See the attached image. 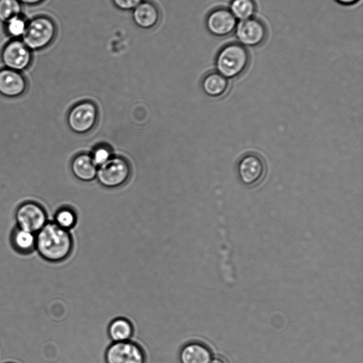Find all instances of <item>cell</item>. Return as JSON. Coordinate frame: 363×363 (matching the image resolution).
Wrapping results in <instances>:
<instances>
[{"instance_id":"cell-24","label":"cell","mask_w":363,"mask_h":363,"mask_svg":"<svg viewBox=\"0 0 363 363\" xmlns=\"http://www.w3.org/2000/svg\"><path fill=\"white\" fill-rule=\"evenodd\" d=\"M114 5L121 10L134 9L144 0H112Z\"/></svg>"},{"instance_id":"cell-13","label":"cell","mask_w":363,"mask_h":363,"mask_svg":"<svg viewBox=\"0 0 363 363\" xmlns=\"http://www.w3.org/2000/svg\"><path fill=\"white\" fill-rule=\"evenodd\" d=\"M133 18L139 27L151 28L159 21L160 11L153 2L143 1L133 9Z\"/></svg>"},{"instance_id":"cell-16","label":"cell","mask_w":363,"mask_h":363,"mask_svg":"<svg viewBox=\"0 0 363 363\" xmlns=\"http://www.w3.org/2000/svg\"><path fill=\"white\" fill-rule=\"evenodd\" d=\"M201 86L203 92L211 97H220L229 89L228 79L217 71L207 74L203 79Z\"/></svg>"},{"instance_id":"cell-2","label":"cell","mask_w":363,"mask_h":363,"mask_svg":"<svg viewBox=\"0 0 363 363\" xmlns=\"http://www.w3.org/2000/svg\"><path fill=\"white\" fill-rule=\"evenodd\" d=\"M250 55L247 49L238 42L224 45L216 55V71L227 79L240 77L247 69Z\"/></svg>"},{"instance_id":"cell-6","label":"cell","mask_w":363,"mask_h":363,"mask_svg":"<svg viewBox=\"0 0 363 363\" xmlns=\"http://www.w3.org/2000/svg\"><path fill=\"white\" fill-rule=\"evenodd\" d=\"M130 174L128 162L121 157H113L97 168L96 177L104 186L114 188L123 184Z\"/></svg>"},{"instance_id":"cell-4","label":"cell","mask_w":363,"mask_h":363,"mask_svg":"<svg viewBox=\"0 0 363 363\" xmlns=\"http://www.w3.org/2000/svg\"><path fill=\"white\" fill-rule=\"evenodd\" d=\"M98 116L96 105L89 101L74 105L66 116L69 128L76 133H85L95 125Z\"/></svg>"},{"instance_id":"cell-18","label":"cell","mask_w":363,"mask_h":363,"mask_svg":"<svg viewBox=\"0 0 363 363\" xmlns=\"http://www.w3.org/2000/svg\"><path fill=\"white\" fill-rule=\"evenodd\" d=\"M11 240L15 249L22 253L31 252L36 245V235L18 227L13 230Z\"/></svg>"},{"instance_id":"cell-12","label":"cell","mask_w":363,"mask_h":363,"mask_svg":"<svg viewBox=\"0 0 363 363\" xmlns=\"http://www.w3.org/2000/svg\"><path fill=\"white\" fill-rule=\"evenodd\" d=\"M26 89V81L21 72L6 67L0 69V94L14 98L23 94Z\"/></svg>"},{"instance_id":"cell-21","label":"cell","mask_w":363,"mask_h":363,"mask_svg":"<svg viewBox=\"0 0 363 363\" xmlns=\"http://www.w3.org/2000/svg\"><path fill=\"white\" fill-rule=\"evenodd\" d=\"M26 18L16 16L10 18L4 23L6 34L12 39H18L23 35L27 27Z\"/></svg>"},{"instance_id":"cell-8","label":"cell","mask_w":363,"mask_h":363,"mask_svg":"<svg viewBox=\"0 0 363 363\" xmlns=\"http://www.w3.org/2000/svg\"><path fill=\"white\" fill-rule=\"evenodd\" d=\"M234 32L238 43L245 48L258 47L267 38V26L255 17L238 22Z\"/></svg>"},{"instance_id":"cell-14","label":"cell","mask_w":363,"mask_h":363,"mask_svg":"<svg viewBox=\"0 0 363 363\" xmlns=\"http://www.w3.org/2000/svg\"><path fill=\"white\" fill-rule=\"evenodd\" d=\"M211 359L210 349L199 342L186 343L179 352L180 363H209Z\"/></svg>"},{"instance_id":"cell-1","label":"cell","mask_w":363,"mask_h":363,"mask_svg":"<svg viewBox=\"0 0 363 363\" xmlns=\"http://www.w3.org/2000/svg\"><path fill=\"white\" fill-rule=\"evenodd\" d=\"M35 247L45 259L60 262L70 255L73 240L69 230L60 228L53 221H48L36 234Z\"/></svg>"},{"instance_id":"cell-27","label":"cell","mask_w":363,"mask_h":363,"mask_svg":"<svg viewBox=\"0 0 363 363\" xmlns=\"http://www.w3.org/2000/svg\"><path fill=\"white\" fill-rule=\"evenodd\" d=\"M209 363H225V362L220 358H214V359H212Z\"/></svg>"},{"instance_id":"cell-15","label":"cell","mask_w":363,"mask_h":363,"mask_svg":"<svg viewBox=\"0 0 363 363\" xmlns=\"http://www.w3.org/2000/svg\"><path fill=\"white\" fill-rule=\"evenodd\" d=\"M73 175L79 180L89 182L96 177L97 167L90 155L81 153L76 155L70 164Z\"/></svg>"},{"instance_id":"cell-22","label":"cell","mask_w":363,"mask_h":363,"mask_svg":"<svg viewBox=\"0 0 363 363\" xmlns=\"http://www.w3.org/2000/svg\"><path fill=\"white\" fill-rule=\"evenodd\" d=\"M22 13V5L17 0H0V21L5 23Z\"/></svg>"},{"instance_id":"cell-3","label":"cell","mask_w":363,"mask_h":363,"mask_svg":"<svg viewBox=\"0 0 363 363\" xmlns=\"http://www.w3.org/2000/svg\"><path fill=\"white\" fill-rule=\"evenodd\" d=\"M56 32V25L50 17L43 15L34 16L27 23L22 41L30 50H39L52 43Z\"/></svg>"},{"instance_id":"cell-25","label":"cell","mask_w":363,"mask_h":363,"mask_svg":"<svg viewBox=\"0 0 363 363\" xmlns=\"http://www.w3.org/2000/svg\"><path fill=\"white\" fill-rule=\"evenodd\" d=\"M26 6H34L42 3L44 0H17Z\"/></svg>"},{"instance_id":"cell-23","label":"cell","mask_w":363,"mask_h":363,"mask_svg":"<svg viewBox=\"0 0 363 363\" xmlns=\"http://www.w3.org/2000/svg\"><path fill=\"white\" fill-rule=\"evenodd\" d=\"M90 155L97 167L103 165L113 157L111 148L104 145H101L95 147L92 154Z\"/></svg>"},{"instance_id":"cell-26","label":"cell","mask_w":363,"mask_h":363,"mask_svg":"<svg viewBox=\"0 0 363 363\" xmlns=\"http://www.w3.org/2000/svg\"><path fill=\"white\" fill-rule=\"evenodd\" d=\"M338 4L343 6H352L357 4L359 0H335Z\"/></svg>"},{"instance_id":"cell-11","label":"cell","mask_w":363,"mask_h":363,"mask_svg":"<svg viewBox=\"0 0 363 363\" xmlns=\"http://www.w3.org/2000/svg\"><path fill=\"white\" fill-rule=\"evenodd\" d=\"M238 20L225 7H218L209 12L206 19L208 32L217 37H225L235 31Z\"/></svg>"},{"instance_id":"cell-5","label":"cell","mask_w":363,"mask_h":363,"mask_svg":"<svg viewBox=\"0 0 363 363\" xmlns=\"http://www.w3.org/2000/svg\"><path fill=\"white\" fill-rule=\"evenodd\" d=\"M266 164L258 154L248 152L240 157L236 167L240 181L247 186L259 184L266 174Z\"/></svg>"},{"instance_id":"cell-7","label":"cell","mask_w":363,"mask_h":363,"mask_svg":"<svg viewBox=\"0 0 363 363\" xmlns=\"http://www.w3.org/2000/svg\"><path fill=\"white\" fill-rule=\"evenodd\" d=\"M106 363H145L143 348L130 340L112 342L106 350Z\"/></svg>"},{"instance_id":"cell-9","label":"cell","mask_w":363,"mask_h":363,"mask_svg":"<svg viewBox=\"0 0 363 363\" xmlns=\"http://www.w3.org/2000/svg\"><path fill=\"white\" fill-rule=\"evenodd\" d=\"M17 226L38 233L48 221L44 208L37 203L28 201L21 204L15 212Z\"/></svg>"},{"instance_id":"cell-19","label":"cell","mask_w":363,"mask_h":363,"mask_svg":"<svg viewBox=\"0 0 363 363\" xmlns=\"http://www.w3.org/2000/svg\"><path fill=\"white\" fill-rule=\"evenodd\" d=\"M229 10L237 20L243 21L254 17L257 4L255 0H231Z\"/></svg>"},{"instance_id":"cell-10","label":"cell","mask_w":363,"mask_h":363,"mask_svg":"<svg viewBox=\"0 0 363 363\" xmlns=\"http://www.w3.org/2000/svg\"><path fill=\"white\" fill-rule=\"evenodd\" d=\"M31 50L18 39H11L1 51V61L4 67L23 72L32 61Z\"/></svg>"},{"instance_id":"cell-17","label":"cell","mask_w":363,"mask_h":363,"mask_svg":"<svg viewBox=\"0 0 363 363\" xmlns=\"http://www.w3.org/2000/svg\"><path fill=\"white\" fill-rule=\"evenodd\" d=\"M131 322L123 317L113 319L108 326V335L113 342L130 340L133 335Z\"/></svg>"},{"instance_id":"cell-20","label":"cell","mask_w":363,"mask_h":363,"mask_svg":"<svg viewBox=\"0 0 363 363\" xmlns=\"http://www.w3.org/2000/svg\"><path fill=\"white\" fill-rule=\"evenodd\" d=\"M53 222L60 228L69 230L77 223V216L74 211L67 206L57 209L53 216Z\"/></svg>"}]
</instances>
